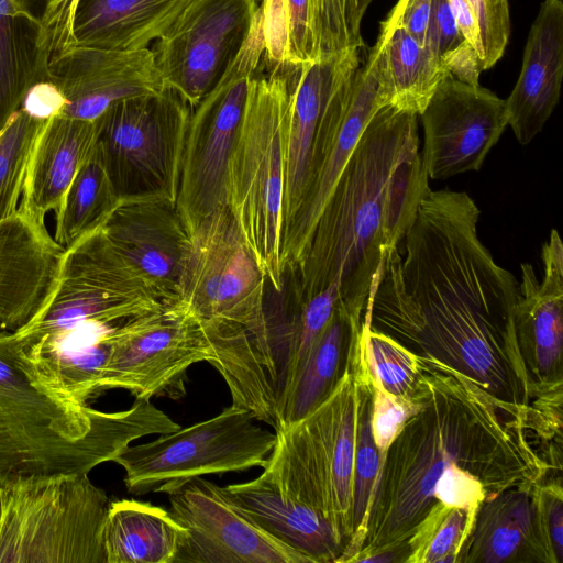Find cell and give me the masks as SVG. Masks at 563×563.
Masks as SVG:
<instances>
[{"label":"cell","instance_id":"cell-1","mask_svg":"<svg viewBox=\"0 0 563 563\" xmlns=\"http://www.w3.org/2000/svg\"><path fill=\"white\" fill-rule=\"evenodd\" d=\"M465 191L429 190L369 291L364 319L418 356L460 372L492 396L530 406L540 390L518 344V282L478 238Z\"/></svg>","mask_w":563,"mask_h":563},{"label":"cell","instance_id":"cell-2","mask_svg":"<svg viewBox=\"0 0 563 563\" xmlns=\"http://www.w3.org/2000/svg\"><path fill=\"white\" fill-rule=\"evenodd\" d=\"M416 399L409 417L388 446L375 482L353 562L396 551L407 559V543L438 501L433 487L450 466L476 475L492 497L538 485L551 464L531 433L539 426L531 406L500 400L460 372L418 356Z\"/></svg>","mask_w":563,"mask_h":563},{"label":"cell","instance_id":"cell-3","mask_svg":"<svg viewBox=\"0 0 563 563\" xmlns=\"http://www.w3.org/2000/svg\"><path fill=\"white\" fill-rule=\"evenodd\" d=\"M418 117L386 104L366 124L291 272L296 301L334 284L343 302L366 305L385 260L398 249L430 190Z\"/></svg>","mask_w":563,"mask_h":563},{"label":"cell","instance_id":"cell-4","mask_svg":"<svg viewBox=\"0 0 563 563\" xmlns=\"http://www.w3.org/2000/svg\"><path fill=\"white\" fill-rule=\"evenodd\" d=\"M148 399L107 412L34 379L0 334V486L30 476L88 474L134 440L179 429Z\"/></svg>","mask_w":563,"mask_h":563},{"label":"cell","instance_id":"cell-5","mask_svg":"<svg viewBox=\"0 0 563 563\" xmlns=\"http://www.w3.org/2000/svg\"><path fill=\"white\" fill-rule=\"evenodd\" d=\"M369 377L362 344L331 395L275 432L262 473L280 494L327 518L347 547L354 534L353 474L362 394Z\"/></svg>","mask_w":563,"mask_h":563},{"label":"cell","instance_id":"cell-6","mask_svg":"<svg viewBox=\"0 0 563 563\" xmlns=\"http://www.w3.org/2000/svg\"><path fill=\"white\" fill-rule=\"evenodd\" d=\"M249 81L243 118L227 167L228 206L267 283L280 292L283 191L289 73L285 66Z\"/></svg>","mask_w":563,"mask_h":563},{"label":"cell","instance_id":"cell-7","mask_svg":"<svg viewBox=\"0 0 563 563\" xmlns=\"http://www.w3.org/2000/svg\"><path fill=\"white\" fill-rule=\"evenodd\" d=\"M0 500V563H106L110 500L88 474L19 477Z\"/></svg>","mask_w":563,"mask_h":563},{"label":"cell","instance_id":"cell-8","mask_svg":"<svg viewBox=\"0 0 563 563\" xmlns=\"http://www.w3.org/2000/svg\"><path fill=\"white\" fill-rule=\"evenodd\" d=\"M265 52L258 7L234 59L192 108L180 167L176 209L188 234L214 210L228 206L227 167L243 118L249 81Z\"/></svg>","mask_w":563,"mask_h":563},{"label":"cell","instance_id":"cell-9","mask_svg":"<svg viewBox=\"0 0 563 563\" xmlns=\"http://www.w3.org/2000/svg\"><path fill=\"white\" fill-rule=\"evenodd\" d=\"M190 106L172 88L110 106L96 145L120 198L150 195L176 203Z\"/></svg>","mask_w":563,"mask_h":563},{"label":"cell","instance_id":"cell-10","mask_svg":"<svg viewBox=\"0 0 563 563\" xmlns=\"http://www.w3.org/2000/svg\"><path fill=\"white\" fill-rule=\"evenodd\" d=\"M255 420L232 404L208 420L128 445L113 462L123 467L126 489L135 495L166 494L194 477L264 467L276 434Z\"/></svg>","mask_w":563,"mask_h":563},{"label":"cell","instance_id":"cell-11","mask_svg":"<svg viewBox=\"0 0 563 563\" xmlns=\"http://www.w3.org/2000/svg\"><path fill=\"white\" fill-rule=\"evenodd\" d=\"M386 104L372 55L361 67V47L341 51L313 140L303 195L283 231L286 273L301 262L317 220L363 130Z\"/></svg>","mask_w":563,"mask_h":563},{"label":"cell","instance_id":"cell-12","mask_svg":"<svg viewBox=\"0 0 563 563\" xmlns=\"http://www.w3.org/2000/svg\"><path fill=\"white\" fill-rule=\"evenodd\" d=\"M164 302L100 228L65 249L49 298L15 332L37 336L84 321L119 324Z\"/></svg>","mask_w":563,"mask_h":563},{"label":"cell","instance_id":"cell-13","mask_svg":"<svg viewBox=\"0 0 563 563\" xmlns=\"http://www.w3.org/2000/svg\"><path fill=\"white\" fill-rule=\"evenodd\" d=\"M202 328L179 299L118 324L108 336L102 391L126 389L136 399L185 394L187 369L212 363Z\"/></svg>","mask_w":563,"mask_h":563},{"label":"cell","instance_id":"cell-14","mask_svg":"<svg viewBox=\"0 0 563 563\" xmlns=\"http://www.w3.org/2000/svg\"><path fill=\"white\" fill-rule=\"evenodd\" d=\"M258 0H195L151 48L166 87L195 108L247 37Z\"/></svg>","mask_w":563,"mask_h":563},{"label":"cell","instance_id":"cell-15","mask_svg":"<svg viewBox=\"0 0 563 563\" xmlns=\"http://www.w3.org/2000/svg\"><path fill=\"white\" fill-rule=\"evenodd\" d=\"M186 530L174 563H310L261 529L224 487L202 476L166 493Z\"/></svg>","mask_w":563,"mask_h":563},{"label":"cell","instance_id":"cell-16","mask_svg":"<svg viewBox=\"0 0 563 563\" xmlns=\"http://www.w3.org/2000/svg\"><path fill=\"white\" fill-rule=\"evenodd\" d=\"M419 117L424 135L420 155L431 179L478 170L508 126L504 99L450 75Z\"/></svg>","mask_w":563,"mask_h":563},{"label":"cell","instance_id":"cell-17","mask_svg":"<svg viewBox=\"0 0 563 563\" xmlns=\"http://www.w3.org/2000/svg\"><path fill=\"white\" fill-rule=\"evenodd\" d=\"M48 51L51 79L66 100L65 117L96 121L118 101L165 89L151 48L117 51L63 43Z\"/></svg>","mask_w":563,"mask_h":563},{"label":"cell","instance_id":"cell-18","mask_svg":"<svg viewBox=\"0 0 563 563\" xmlns=\"http://www.w3.org/2000/svg\"><path fill=\"white\" fill-rule=\"evenodd\" d=\"M195 0H46V44L137 51L150 48Z\"/></svg>","mask_w":563,"mask_h":563},{"label":"cell","instance_id":"cell-19","mask_svg":"<svg viewBox=\"0 0 563 563\" xmlns=\"http://www.w3.org/2000/svg\"><path fill=\"white\" fill-rule=\"evenodd\" d=\"M102 231L162 301L178 299V280L189 234L167 199L120 198Z\"/></svg>","mask_w":563,"mask_h":563},{"label":"cell","instance_id":"cell-20","mask_svg":"<svg viewBox=\"0 0 563 563\" xmlns=\"http://www.w3.org/2000/svg\"><path fill=\"white\" fill-rule=\"evenodd\" d=\"M543 276L521 264L515 325L521 355L541 393L562 387L563 245L555 229L541 249Z\"/></svg>","mask_w":563,"mask_h":563},{"label":"cell","instance_id":"cell-21","mask_svg":"<svg viewBox=\"0 0 563 563\" xmlns=\"http://www.w3.org/2000/svg\"><path fill=\"white\" fill-rule=\"evenodd\" d=\"M64 252L45 221L21 211L0 221V334L20 330L42 309Z\"/></svg>","mask_w":563,"mask_h":563},{"label":"cell","instance_id":"cell-22","mask_svg":"<svg viewBox=\"0 0 563 563\" xmlns=\"http://www.w3.org/2000/svg\"><path fill=\"white\" fill-rule=\"evenodd\" d=\"M563 77V1L543 0L531 25L518 80L505 100L521 145L541 132L555 109Z\"/></svg>","mask_w":563,"mask_h":563},{"label":"cell","instance_id":"cell-23","mask_svg":"<svg viewBox=\"0 0 563 563\" xmlns=\"http://www.w3.org/2000/svg\"><path fill=\"white\" fill-rule=\"evenodd\" d=\"M538 485L514 487L485 500L456 562L553 563L538 509Z\"/></svg>","mask_w":563,"mask_h":563},{"label":"cell","instance_id":"cell-24","mask_svg":"<svg viewBox=\"0 0 563 563\" xmlns=\"http://www.w3.org/2000/svg\"><path fill=\"white\" fill-rule=\"evenodd\" d=\"M253 521L310 563L340 562L347 542L321 514L279 493L263 474L224 487Z\"/></svg>","mask_w":563,"mask_h":563},{"label":"cell","instance_id":"cell-25","mask_svg":"<svg viewBox=\"0 0 563 563\" xmlns=\"http://www.w3.org/2000/svg\"><path fill=\"white\" fill-rule=\"evenodd\" d=\"M96 141V121L62 114L47 119L29 158L19 211L42 221L56 212Z\"/></svg>","mask_w":563,"mask_h":563},{"label":"cell","instance_id":"cell-26","mask_svg":"<svg viewBox=\"0 0 563 563\" xmlns=\"http://www.w3.org/2000/svg\"><path fill=\"white\" fill-rule=\"evenodd\" d=\"M364 310L340 301L278 407L275 432L309 415L334 390L362 346Z\"/></svg>","mask_w":563,"mask_h":563},{"label":"cell","instance_id":"cell-27","mask_svg":"<svg viewBox=\"0 0 563 563\" xmlns=\"http://www.w3.org/2000/svg\"><path fill=\"white\" fill-rule=\"evenodd\" d=\"M339 58L340 52L290 69L283 231L298 210L303 195L313 140Z\"/></svg>","mask_w":563,"mask_h":563},{"label":"cell","instance_id":"cell-28","mask_svg":"<svg viewBox=\"0 0 563 563\" xmlns=\"http://www.w3.org/2000/svg\"><path fill=\"white\" fill-rule=\"evenodd\" d=\"M369 54L387 104L418 115L449 75L441 58L404 29L398 3L382 22Z\"/></svg>","mask_w":563,"mask_h":563},{"label":"cell","instance_id":"cell-29","mask_svg":"<svg viewBox=\"0 0 563 563\" xmlns=\"http://www.w3.org/2000/svg\"><path fill=\"white\" fill-rule=\"evenodd\" d=\"M186 530L158 506L110 501L103 527L106 563H174Z\"/></svg>","mask_w":563,"mask_h":563},{"label":"cell","instance_id":"cell-30","mask_svg":"<svg viewBox=\"0 0 563 563\" xmlns=\"http://www.w3.org/2000/svg\"><path fill=\"white\" fill-rule=\"evenodd\" d=\"M48 57L40 18L29 9L0 16V131L21 108L30 87L51 79Z\"/></svg>","mask_w":563,"mask_h":563},{"label":"cell","instance_id":"cell-31","mask_svg":"<svg viewBox=\"0 0 563 563\" xmlns=\"http://www.w3.org/2000/svg\"><path fill=\"white\" fill-rule=\"evenodd\" d=\"M120 201L97 145L70 184L55 212V241L64 249L106 223Z\"/></svg>","mask_w":563,"mask_h":563},{"label":"cell","instance_id":"cell-32","mask_svg":"<svg viewBox=\"0 0 563 563\" xmlns=\"http://www.w3.org/2000/svg\"><path fill=\"white\" fill-rule=\"evenodd\" d=\"M45 122L20 108L0 131V221L19 211L29 158Z\"/></svg>","mask_w":563,"mask_h":563},{"label":"cell","instance_id":"cell-33","mask_svg":"<svg viewBox=\"0 0 563 563\" xmlns=\"http://www.w3.org/2000/svg\"><path fill=\"white\" fill-rule=\"evenodd\" d=\"M374 385L372 376L362 394L353 474V526L354 534L340 562H353L360 551L361 538L375 482L380 467L379 451L374 442L371 418Z\"/></svg>","mask_w":563,"mask_h":563},{"label":"cell","instance_id":"cell-34","mask_svg":"<svg viewBox=\"0 0 563 563\" xmlns=\"http://www.w3.org/2000/svg\"><path fill=\"white\" fill-rule=\"evenodd\" d=\"M477 511L438 505L407 543L411 563L456 562Z\"/></svg>","mask_w":563,"mask_h":563},{"label":"cell","instance_id":"cell-35","mask_svg":"<svg viewBox=\"0 0 563 563\" xmlns=\"http://www.w3.org/2000/svg\"><path fill=\"white\" fill-rule=\"evenodd\" d=\"M364 354L373 383L388 394L410 400L418 383V355L390 336L363 323Z\"/></svg>","mask_w":563,"mask_h":563},{"label":"cell","instance_id":"cell-36","mask_svg":"<svg viewBox=\"0 0 563 563\" xmlns=\"http://www.w3.org/2000/svg\"><path fill=\"white\" fill-rule=\"evenodd\" d=\"M373 0H310L316 60L363 46L361 25Z\"/></svg>","mask_w":563,"mask_h":563},{"label":"cell","instance_id":"cell-37","mask_svg":"<svg viewBox=\"0 0 563 563\" xmlns=\"http://www.w3.org/2000/svg\"><path fill=\"white\" fill-rule=\"evenodd\" d=\"M478 26V56L483 70L493 67L504 55L510 35L508 0H465Z\"/></svg>","mask_w":563,"mask_h":563},{"label":"cell","instance_id":"cell-38","mask_svg":"<svg viewBox=\"0 0 563 563\" xmlns=\"http://www.w3.org/2000/svg\"><path fill=\"white\" fill-rule=\"evenodd\" d=\"M374 385L371 428L374 442L379 451L380 464L384 455L406 420L419 409L416 399H399L378 385Z\"/></svg>","mask_w":563,"mask_h":563},{"label":"cell","instance_id":"cell-39","mask_svg":"<svg viewBox=\"0 0 563 563\" xmlns=\"http://www.w3.org/2000/svg\"><path fill=\"white\" fill-rule=\"evenodd\" d=\"M438 504L448 508L477 511L493 498L486 485L473 473L453 465L444 470L433 487Z\"/></svg>","mask_w":563,"mask_h":563},{"label":"cell","instance_id":"cell-40","mask_svg":"<svg viewBox=\"0 0 563 563\" xmlns=\"http://www.w3.org/2000/svg\"><path fill=\"white\" fill-rule=\"evenodd\" d=\"M288 20L287 67L316 60L310 0H286Z\"/></svg>","mask_w":563,"mask_h":563},{"label":"cell","instance_id":"cell-41","mask_svg":"<svg viewBox=\"0 0 563 563\" xmlns=\"http://www.w3.org/2000/svg\"><path fill=\"white\" fill-rule=\"evenodd\" d=\"M563 501L559 484L539 486L538 509L545 545L553 563L563 562Z\"/></svg>","mask_w":563,"mask_h":563},{"label":"cell","instance_id":"cell-42","mask_svg":"<svg viewBox=\"0 0 563 563\" xmlns=\"http://www.w3.org/2000/svg\"><path fill=\"white\" fill-rule=\"evenodd\" d=\"M464 41L448 0H433L424 45L441 58Z\"/></svg>","mask_w":563,"mask_h":563},{"label":"cell","instance_id":"cell-43","mask_svg":"<svg viewBox=\"0 0 563 563\" xmlns=\"http://www.w3.org/2000/svg\"><path fill=\"white\" fill-rule=\"evenodd\" d=\"M66 100L58 85L53 79L36 81L26 91L21 108L30 114L47 120L62 114Z\"/></svg>","mask_w":563,"mask_h":563},{"label":"cell","instance_id":"cell-44","mask_svg":"<svg viewBox=\"0 0 563 563\" xmlns=\"http://www.w3.org/2000/svg\"><path fill=\"white\" fill-rule=\"evenodd\" d=\"M441 62L453 78L468 85L479 84V74L483 71L482 63L475 47L467 41L444 54Z\"/></svg>","mask_w":563,"mask_h":563},{"label":"cell","instance_id":"cell-45","mask_svg":"<svg viewBox=\"0 0 563 563\" xmlns=\"http://www.w3.org/2000/svg\"><path fill=\"white\" fill-rule=\"evenodd\" d=\"M404 29L420 44H426L433 0H398Z\"/></svg>","mask_w":563,"mask_h":563},{"label":"cell","instance_id":"cell-46","mask_svg":"<svg viewBox=\"0 0 563 563\" xmlns=\"http://www.w3.org/2000/svg\"><path fill=\"white\" fill-rule=\"evenodd\" d=\"M25 9L26 8L20 0H0V16L15 14Z\"/></svg>","mask_w":563,"mask_h":563},{"label":"cell","instance_id":"cell-47","mask_svg":"<svg viewBox=\"0 0 563 563\" xmlns=\"http://www.w3.org/2000/svg\"><path fill=\"white\" fill-rule=\"evenodd\" d=\"M0 523H1V500H0Z\"/></svg>","mask_w":563,"mask_h":563}]
</instances>
